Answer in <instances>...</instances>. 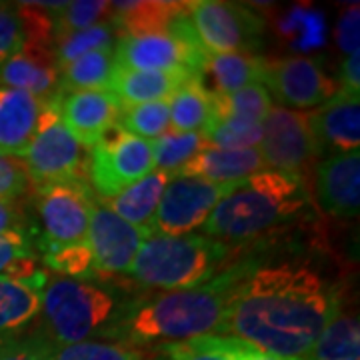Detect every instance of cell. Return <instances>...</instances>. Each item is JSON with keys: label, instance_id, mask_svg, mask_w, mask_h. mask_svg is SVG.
<instances>
[{"label": "cell", "instance_id": "obj_13", "mask_svg": "<svg viewBox=\"0 0 360 360\" xmlns=\"http://www.w3.org/2000/svg\"><path fill=\"white\" fill-rule=\"evenodd\" d=\"M262 84L269 94L272 92L274 98L290 110L316 108L338 92L335 78L326 75L316 58L309 56L266 60Z\"/></svg>", "mask_w": 360, "mask_h": 360}, {"label": "cell", "instance_id": "obj_24", "mask_svg": "<svg viewBox=\"0 0 360 360\" xmlns=\"http://www.w3.org/2000/svg\"><path fill=\"white\" fill-rule=\"evenodd\" d=\"M174 179L165 170H153L144 179L134 182L127 191L116 194L115 198L103 200L104 206H108L116 217L129 222L132 226L153 234V220H155L158 202L165 194L168 182Z\"/></svg>", "mask_w": 360, "mask_h": 360}, {"label": "cell", "instance_id": "obj_26", "mask_svg": "<svg viewBox=\"0 0 360 360\" xmlns=\"http://www.w3.org/2000/svg\"><path fill=\"white\" fill-rule=\"evenodd\" d=\"M170 127L176 132H202L214 122L212 94L198 82V78L182 84L170 98Z\"/></svg>", "mask_w": 360, "mask_h": 360}, {"label": "cell", "instance_id": "obj_22", "mask_svg": "<svg viewBox=\"0 0 360 360\" xmlns=\"http://www.w3.org/2000/svg\"><path fill=\"white\" fill-rule=\"evenodd\" d=\"M46 272H37L28 281H13L0 276V338L16 336L32 321L42 307V288Z\"/></svg>", "mask_w": 360, "mask_h": 360}, {"label": "cell", "instance_id": "obj_1", "mask_svg": "<svg viewBox=\"0 0 360 360\" xmlns=\"http://www.w3.org/2000/svg\"><path fill=\"white\" fill-rule=\"evenodd\" d=\"M342 300V281L319 257L252 258L232 295L222 333L274 356L304 359Z\"/></svg>", "mask_w": 360, "mask_h": 360}, {"label": "cell", "instance_id": "obj_15", "mask_svg": "<svg viewBox=\"0 0 360 360\" xmlns=\"http://www.w3.org/2000/svg\"><path fill=\"white\" fill-rule=\"evenodd\" d=\"M314 191L321 208L335 219H356L360 208V153L328 155L316 165Z\"/></svg>", "mask_w": 360, "mask_h": 360}, {"label": "cell", "instance_id": "obj_45", "mask_svg": "<svg viewBox=\"0 0 360 360\" xmlns=\"http://www.w3.org/2000/svg\"><path fill=\"white\" fill-rule=\"evenodd\" d=\"M240 360H298V359H283V356H274V354H269V352H262L258 348L250 347V345H243V350H240Z\"/></svg>", "mask_w": 360, "mask_h": 360}, {"label": "cell", "instance_id": "obj_12", "mask_svg": "<svg viewBox=\"0 0 360 360\" xmlns=\"http://www.w3.org/2000/svg\"><path fill=\"white\" fill-rule=\"evenodd\" d=\"M258 153L270 170L298 176H302V170L321 156L309 129L307 115L274 104L262 122V141L258 144Z\"/></svg>", "mask_w": 360, "mask_h": 360}, {"label": "cell", "instance_id": "obj_2", "mask_svg": "<svg viewBox=\"0 0 360 360\" xmlns=\"http://www.w3.org/2000/svg\"><path fill=\"white\" fill-rule=\"evenodd\" d=\"M250 262L252 258L232 262L208 283L194 288L170 290L148 300L122 304L118 319L108 326L104 336L134 348L148 345L165 347L210 333H222L231 298L250 269Z\"/></svg>", "mask_w": 360, "mask_h": 360}, {"label": "cell", "instance_id": "obj_21", "mask_svg": "<svg viewBox=\"0 0 360 360\" xmlns=\"http://www.w3.org/2000/svg\"><path fill=\"white\" fill-rule=\"evenodd\" d=\"M266 58L250 52L208 54L198 72V82L210 94H231L236 90L262 84Z\"/></svg>", "mask_w": 360, "mask_h": 360}, {"label": "cell", "instance_id": "obj_8", "mask_svg": "<svg viewBox=\"0 0 360 360\" xmlns=\"http://www.w3.org/2000/svg\"><path fill=\"white\" fill-rule=\"evenodd\" d=\"M26 170L32 182L46 184L56 180H84L89 153L75 139L58 115V94L46 103L40 116L39 130L28 144L25 156Z\"/></svg>", "mask_w": 360, "mask_h": 360}, {"label": "cell", "instance_id": "obj_9", "mask_svg": "<svg viewBox=\"0 0 360 360\" xmlns=\"http://www.w3.org/2000/svg\"><path fill=\"white\" fill-rule=\"evenodd\" d=\"M188 18L206 54H252L262 46L264 20L248 4L220 0L188 2Z\"/></svg>", "mask_w": 360, "mask_h": 360}, {"label": "cell", "instance_id": "obj_29", "mask_svg": "<svg viewBox=\"0 0 360 360\" xmlns=\"http://www.w3.org/2000/svg\"><path fill=\"white\" fill-rule=\"evenodd\" d=\"M212 104H214V122L232 118V120L262 124L272 106V101L264 84H252L231 94H212Z\"/></svg>", "mask_w": 360, "mask_h": 360}, {"label": "cell", "instance_id": "obj_34", "mask_svg": "<svg viewBox=\"0 0 360 360\" xmlns=\"http://www.w3.org/2000/svg\"><path fill=\"white\" fill-rule=\"evenodd\" d=\"M37 272V257L28 234H0V276L28 281Z\"/></svg>", "mask_w": 360, "mask_h": 360}, {"label": "cell", "instance_id": "obj_23", "mask_svg": "<svg viewBox=\"0 0 360 360\" xmlns=\"http://www.w3.org/2000/svg\"><path fill=\"white\" fill-rule=\"evenodd\" d=\"M188 2L130 0L110 2V22L120 37H146L168 32L172 20L186 11Z\"/></svg>", "mask_w": 360, "mask_h": 360}, {"label": "cell", "instance_id": "obj_5", "mask_svg": "<svg viewBox=\"0 0 360 360\" xmlns=\"http://www.w3.org/2000/svg\"><path fill=\"white\" fill-rule=\"evenodd\" d=\"M122 304L104 284L49 276L40 307L44 328L39 333L54 347L92 340L94 336H104L118 319Z\"/></svg>", "mask_w": 360, "mask_h": 360}, {"label": "cell", "instance_id": "obj_31", "mask_svg": "<svg viewBox=\"0 0 360 360\" xmlns=\"http://www.w3.org/2000/svg\"><path fill=\"white\" fill-rule=\"evenodd\" d=\"M206 146L202 132H176L168 130L160 139L153 141L155 148V168L165 170L168 174L176 176L179 170L194 155H198Z\"/></svg>", "mask_w": 360, "mask_h": 360}, {"label": "cell", "instance_id": "obj_38", "mask_svg": "<svg viewBox=\"0 0 360 360\" xmlns=\"http://www.w3.org/2000/svg\"><path fill=\"white\" fill-rule=\"evenodd\" d=\"M42 260H44L46 269L56 272V276L78 278V281H90L96 276L94 260H92L86 243L63 246V248H56L51 252H44Z\"/></svg>", "mask_w": 360, "mask_h": 360}, {"label": "cell", "instance_id": "obj_33", "mask_svg": "<svg viewBox=\"0 0 360 360\" xmlns=\"http://www.w3.org/2000/svg\"><path fill=\"white\" fill-rule=\"evenodd\" d=\"M116 127L144 141H156L170 129L168 103H146L122 106Z\"/></svg>", "mask_w": 360, "mask_h": 360}, {"label": "cell", "instance_id": "obj_30", "mask_svg": "<svg viewBox=\"0 0 360 360\" xmlns=\"http://www.w3.org/2000/svg\"><path fill=\"white\" fill-rule=\"evenodd\" d=\"M243 340L234 336L205 335L162 347L168 360H240Z\"/></svg>", "mask_w": 360, "mask_h": 360}, {"label": "cell", "instance_id": "obj_19", "mask_svg": "<svg viewBox=\"0 0 360 360\" xmlns=\"http://www.w3.org/2000/svg\"><path fill=\"white\" fill-rule=\"evenodd\" d=\"M49 101L25 90L0 86V153L22 158L37 136L40 116Z\"/></svg>", "mask_w": 360, "mask_h": 360}, {"label": "cell", "instance_id": "obj_20", "mask_svg": "<svg viewBox=\"0 0 360 360\" xmlns=\"http://www.w3.org/2000/svg\"><path fill=\"white\" fill-rule=\"evenodd\" d=\"M264 168L266 165L258 153V148L224 150V148H214L206 144L198 155H194L180 168L176 176L202 179L208 182H217V184H234Z\"/></svg>", "mask_w": 360, "mask_h": 360}, {"label": "cell", "instance_id": "obj_32", "mask_svg": "<svg viewBox=\"0 0 360 360\" xmlns=\"http://www.w3.org/2000/svg\"><path fill=\"white\" fill-rule=\"evenodd\" d=\"M116 30L112 22H101L78 32H70L60 39H54V51L58 66L68 65L80 56L96 51H115Z\"/></svg>", "mask_w": 360, "mask_h": 360}, {"label": "cell", "instance_id": "obj_16", "mask_svg": "<svg viewBox=\"0 0 360 360\" xmlns=\"http://www.w3.org/2000/svg\"><path fill=\"white\" fill-rule=\"evenodd\" d=\"M122 104L110 90L58 92V115L80 144L92 148L106 130L116 127Z\"/></svg>", "mask_w": 360, "mask_h": 360}, {"label": "cell", "instance_id": "obj_10", "mask_svg": "<svg viewBox=\"0 0 360 360\" xmlns=\"http://www.w3.org/2000/svg\"><path fill=\"white\" fill-rule=\"evenodd\" d=\"M236 186L238 182L217 184L202 179L174 176L158 202L153 220V234L186 236L196 229H202L210 212Z\"/></svg>", "mask_w": 360, "mask_h": 360}, {"label": "cell", "instance_id": "obj_17", "mask_svg": "<svg viewBox=\"0 0 360 360\" xmlns=\"http://www.w3.org/2000/svg\"><path fill=\"white\" fill-rule=\"evenodd\" d=\"M309 118V129L319 150L328 155H342L359 150L360 144V101L359 94L347 90L336 92L333 98L314 108Z\"/></svg>", "mask_w": 360, "mask_h": 360}, {"label": "cell", "instance_id": "obj_37", "mask_svg": "<svg viewBox=\"0 0 360 360\" xmlns=\"http://www.w3.org/2000/svg\"><path fill=\"white\" fill-rule=\"evenodd\" d=\"M51 360H142V352L118 342L84 340L65 347L51 345Z\"/></svg>", "mask_w": 360, "mask_h": 360}, {"label": "cell", "instance_id": "obj_44", "mask_svg": "<svg viewBox=\"0 0 360 360\" xmlns=\"http://www.w3.org/2000/svg\"><path fill=\"white\" fill-rule=\"evenodd\" d=\"M340 82H342V89L340 90H347V92H352V94H359L360 92L359 52L345 58V63L340 66Z\"/></svg>", "mask_w": 360, "mask_h": 360}, {"label": "cell", "instance_id": "obj_25", "mask_svg": "<svg viewBox=\"0 0 360 360\" xmlns=\"http://www.w3.org/2000/svg\"><path fill=\"white\" fill-rule=\"evenodd\" d=\"M186 72H141L116 68L108 90L120 101L122 106L146 103H168L176 90L193 80Z\"/></svg>", "mask_w": 360, "mask_h": 360}, {"label": "cell", "instance_id": "obj_27", "mask_svg": "<svg viewBox=\"0 0 360 360\" xmlns=\"http://www.w3.org/2000/svg\"><path fill=\"white\" fill-rule=\"evenodd\" d=\"M360 359V324L354 310H338L326 324L309 354L298 360H359Z\"/></svg>", "mask_w": 360, "mask_h": 360}, {"label": "cell", "instance_id": "obj_7", "mask_svg": "<svg viewBox=\"0 0 360 360\" xmlns=\"http://www.w3.org/2000/svg\"><path fill=\"white\" fill-rule=\"evenodd\" d=\"M155 170L153 141L129 134L120 127L106 130L89 153L86 174L101 200L115 198Z\"/></svg>", "mask_w": 360, "mask_h": 360}, {"label": "cell", "instance_id": "obj_46", "mask_svg": "<svg viewBox=\"0 0 360 360\" xmlns=\"http://www.w3.org/2000/svg\"><path fill=\"white\" fill-rule=\"evenodd\" d=\"M150 360H168V359L162 354V356H156V359H150Z\"/></svg>", "mask_w": 360, "mask_h": 360}, {"label": "cell", "instance_id": "obj_11", "mask_svg": "<svg viewBox=\"0 0 360 360\" xmlns=\"http://www.w3.org/2000/svg\"><path fill=\"white\" fill-rule=\"evenodd\" d=\"M206 56L198 40L188 42L170 32L120 37L115 49L116 68L141 72H186L198 77Z\"/></svg>", "mask_w": 360, "mask_h": 360}, {"label": "cell", "instance_id": "obj_6", "mask_svg": "<svg viewBox=\"0 0 360 360\" xmlns=\"http://www.w3.org/2000/svg\"><path fill=\"white\" fill-rule=\"evenodd\" d=\"M96 202L92 188L84 180H56L39 184L37 214L40 222L39 250L86 243L90 212Z\"/></svg>", "mask_w": 360, "mask_h": 360}, {"label": "cell", "instance_id": "obj_36", "mask_svg": "<svg viewBox=\"0 0 360 360\" xmlns=\"http://www.w3.org/2000/svg\"><path fill=\"white\" fill-rule=\"evenodd\" d=\"M206 144L224 150L258 148L262 141V124L243 120H219L205 132Z\"/></svg>", "mask_w": 360, "mask_h": 360}, {"label": "cell", "instance_id": "obj_39", "mask_svg": "<svg viewBox=\"0 0 360 360\" xmlns=\"http://www.w3.org/2000/svg\"><path fill=\"white\" fill-rule=\"evenodd\" d=\"M0 360H51V342L40 333L0 338Z\"/></svg>", "mask_w": 360, "mask_h": 360}, {"label": "cell", "instance_id": "obj_28", "mask_svg": "<svg viewBox=\"0 0 360 360\" xmlns=\"http://www.w3.org/2000/svg\"><path fill=\"white\" fill-rule=\"evenodd\" d=\"M116 72L115 51H96L60 66V92L108 90Z\"/></svg>", "mask_w": 360, "mask_h": 360}, {"label": "cell", "instance_id": "obj_42", "mask_svg": "<svg viewBox=\"0 0 360 360\" xmlns=\"http://www.w3.org/2000/svg\"><path fill=\"white\" fill-rule=\"evenodd\" d=\"M359 32H360V11L354 4L347 13L340 16L336 28V40L340 51L347 52V56L359 52Z\"/></svg>", "mask_w": 360, "mask_h": 360}, {"label": "cell", "instance_id": "obj_40", "mask_svg": "<svg viewBox=\"0 0 360 360\" xmlns=\"http://www.w3.org/2000/svg\"><path fill=\"white\" fill-rule=\"evenodd\" d=\"M30 182L22 158L0 153V198L16 200L28 191Z\"/></svg>", "mask_w": 360, "mask_h": 360}, {"label": "cell", "instance_id": "obj_35", "mask_svg": "<svg viewBox=\"0 0 360 360\" xmlns=\"http://www.w3.org/2000/svg\"><path fill=\"white\" fill-rule=\"evenodd\" d=\"M110 22V2L104 0H77L66 2L65 11L54 14V39L78 32L90 26Z\"/></svg>", "mask_w": 360, "mask_h": 360}, {"label": "cell", "instance_id": "obj_14", "mask_svg": "<svg viewBox=\"0 0 360 360\" xmlns=\"http://www.w3.org/2000/svg\"><path fill=\"white\" fill-rule=\"evenodd\" d=\"M150 232L141 231L116 217L115 212L96 200L90 212V224L86 232V245L94 260V272L98 276L124 274L139 248Z\"/></svg>", "mask_w": 360, "mask_h": 360}, {"label": "cell", "instance_id": "obj_18", "mask_svg": "<svg viewBox=\"0 0 360 360\" xmlns=\"http://www.w3.org/2000/svg\"><path fill=\"white\" fill-rule=\"evenodd\" d=\"M0 86L25 90L40 101L54 98L60 92V66L54 44L25 42L0 66Z\"/></svg>", "mask_w": 360, "mask_h": 360}, {"label": "cell", "instance_id": "obj_43", "mask_svg": "<svg viewBox=\"0 0 360 360\" xmlns=\"http://www.w3.org/2000/svg\"><path fill=\"white\" fill-rule=\"evenodd\" d=\"M0 234H28L25 210L16 200L0 198Z\"/></svg>", "mask_w": 360, "mask_h": 360}, {"label": "cell", "instance_id": "obj_3", "mask_svg": "<svg viewBox=\"0 0 360 360\" xmlns=\"http://www.w3.org/2000/svg\"><path fill=\"white\" fill-rule=\"evenodd\" d=\"M310 202V191L302 176L264 168L240 180L220 200L202 224V232L224 245L246 243L292 224L309 210Z\"/></svg>", "mask_w": 360, "mask_h": 360}, {"label": "cell", "instance_id": "obj_41", "mask_svg": "<svg viewBox=\"0 0 360 360\" xmlns=\"http://www.w3.org/2000/svg\"><path fill=\"white\" fill-rule=\"evenodd\" d=\"M25 32L16 6L0 4V66L22 49Z\"/></svg>", "mask_w": 360, "mask_h": 360}, {"label": "cell", "instance_id": "obj_4", "mask_svg": "<svg viewBox=\"0 0 360 360\" xmlns=\"http://www.w3.org/2000/svg\"><path fill=\"white\" fill-rule=\"evenodd\" d=\"M231 246L205 234L144 238L129 270L134 283L162 290H186L208 283L224 269Z\"/></svg>", "mask_w": 360, "mask_h": 360}]
</instances>
